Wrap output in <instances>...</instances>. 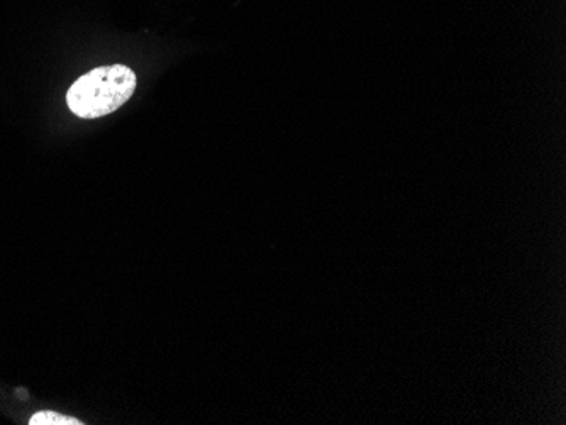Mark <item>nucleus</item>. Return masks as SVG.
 Returning a JSON list of instances; mask_svg holds the SVG:
<instances>
[{
	"label": "nucleus",
	"instance_id": "nucleus-1",
	"mask_svg": "<svg viewBox=\"0 0 566 425\" xmlns=\"http://www.w3.org/2000/svg\"><path fill=\"white\" fill-rule=\"evenodd\" d=\"M138 77L129 66H98L82 75L66 92L69 109L81 119L109 116L133 97Z\"/></svg>",
	"mask_w": 566,
	"mask_h": 425
},
{
	"label": "nucleus",
	"instance_id": "nucleus-2",
	"mask_svg": "<svg viewBox=\"0 0 566 425\" xmlns=\"http://www.w3.org/2000/svg\"><path fill=\"white\" fill-rule=\"evenodd\" d=\"M30 425H84V422L75 417H69V415L59 414V412L43 411L31 417Z\"/></svg>",
	"mask_w": 566,
	"mask_h": 425
}]
</instances>
